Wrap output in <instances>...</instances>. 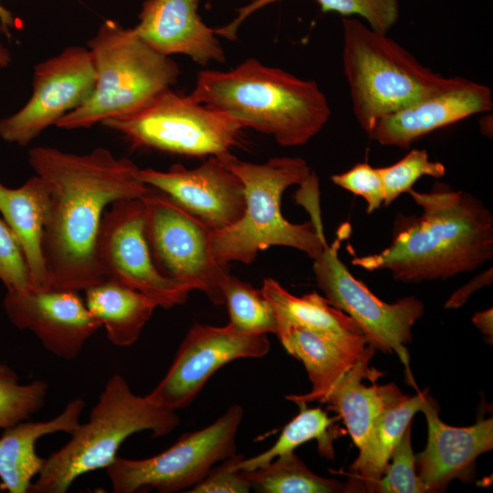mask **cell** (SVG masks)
I'll list each match as a JSON object with an SVG mask.
<instances>
[{"mask_svg":"<svg viewBox=\"0 0 493 493\" xmlns=\"http://www.w3.org/2000/svg\"><path fill=\"white\" fill-rule=\"evenodd\" d=\"M421 411L428 437L425 450L415 456V467L427 492L444 490L454 478L468 480L477 456L493 448V418L466 427L451 426L440 419L439 408L429 395Z\"/></svg>","mask_w":493,"mask_h":493,"instance_id":"ac0fdd59","label":"cell"},{"mask_svg":"<svg viewBox=\"0 0 493 493\" xmlns=\"http://www.w3.org/2000/svg\"><path fill=\"white\" fill-rule=\"evenodd\" d=\"M379 390L381 408L372 429L369 445L350 467L368 492H374L393 448L411 425L414 415L421 411L428 395L426 391L414 396L404 394L394 383L379 385Z\"/></svg>","mask_w":493,"mask_h":493,"instance_id":"603a6c76","label":"cell"},{"mask_svg":"<svg viewBox=\"0 0 493 493\" xmlns=\"http://www.w3.org/2000/svg\"><path fill=\"white\" fill-rule=\"evenodd\" d=\"M244 410L233 404L211 425L182 435L169 448L143 459L121 456L106 467L115 493L190 489L217 463L236 454V436Z\"/></svg>","mask_w":493,"mask_h":493,"instance_id":"9c48e42d","label":"cell"},{"mask_svg":"<svg viewBox=\"0 0 493 493\" xmlns=\"http://www.w3.org/2000/svg\"><path fill=\"white\" fill-rule=\"evenodd\" d=\"M190 96L282 146L307 143L328 122L330 108L313 80L249 58L229 71L202 70Z\"/></svg>","mask_w":493,"mask_h":493,"instance_id":"3957f363","label":"cell"},{"mask_svg":"<svg viewBox=\"0 0 493 493\" xmlns=\"http://www.w3.org/2000/svg\"><path fill=\"white\" fill-rule=\"evenodd\" d=\"M137 177L170 196L210 230L234 224L245 209L244 185L218 156H210L194 169L181 163L167 171L139 168Z\"/></svg>","mask_w":493,"mask_h":493,"instance_id":"9a60e30c","label":"cell"},{"mask_svg":"<svg viewBox=\"0 0 493 493\" xmlns=\"http://www.w3.org/2000/svg\"><path fill=\"white\" fill-rule=\"evenodd\" d=\"M101 124L134 148L185 156H219L238 144L243 127L229 116L168 89L139 110Z\"/></svg>","mask_w":493,"mask_h":493,"instance_id":"ba28073f","label":"cell"},{"mask_svg":"<svg viewBox=\"0 0 493 493\" xmlns=\"http://www.w3.org/2000/svg\"><path fill=\"white\" fill-rule=\"evenodd\" d=\"M85 293L88 309L105 329L110 343L117 347L135 343L158 308L145 294L110 278Z\"/></svg>","mask_w":493,"mask_h":493,"instance_id":"d4e9b609","label":"cell"},{"mask_svg":"<svg viewBox=\"0 0 493 493\" xmlns=\"http://www.w3.org/2000/svg\"><path fill=\"white\" fill-rule=\"evenodd\" d=\"M11 52L0 41V68H5L11 63Z\"/></svg>","mask_w":493,"mask_h":493,"instance_id":"ab89813d","label":"cell"},{"mask_svg":"<svg viewBox=\"0 0 493 493\" xmlns=\"http://www.w3.org/2000/svg\"><path fill=\"white\" fill-rule=\"evenodd\" d=\"M378 169L383 180L385 205H389L400 194L412 189L414 184L422 176L440 178L446 174L445 165L430 161L424 149H413L393 164Z\"/></svg>","mask_w":493,"mask_h":493,"instance_id":"1f68e13d","label":"cell"},{"mask_svg":"<svg viewBox=\"0 0 493 493\" xmlns=\"http://www.w3.org/2000/svg\"><path fill=\"white\" fill-rule=\"evenodd\" d=\"M342 65L353 114L366 133L381 117L452 85L387 34L360 19L342 18Z\"/></svg>","mask_w":493,"mask_h":493,"instance_id":"52a82bcc","label":"cell"},{"mask_svg":"<svg viewBox=\"0 0 493 493\" xmlns=\"http://www.w3.org/2000/svg\"><path fill=\"white\" fill-rule=\"evenodd\" d=\"M241 180L245 209L234 224L210 230V246L221 265L238 261L252 263L260 250L288 246L312 259L321 251L326 238L320 205L307 211L310 221L292 224L281 213V198L291 185L299 184L311 172L299 157H274L264 163L238 160L230 152L218 156Z\"/></svg>","mask_w":493,"mask_h":493,"instance_id":"277c9868","label":"cell"},{"mask_svg":"<svg viewBox=\"0 0 493 493\" xmlns=\"http://www.w3.org/2000/svg\"><path fill=\"white\" fill-rule=\"evenodd\" d=\"M96 82L88 47H67L34 67L32 93L16 112L0 119V138L26 146L91 94Z\"/></svg>","mask_w":493,"mask_h":493,"instance_id":"4fadbf2b","label":"cell"},{"mask_svg":"<svg viewBox=\"0 0 493 493\" xmlns=\"http://www.w3.org/2000/svg\"><path fill=\"white\" fill-rule=\"evenodd\" d=\"M374 351L369 345L366 353L341 378L324 400L329 408L342 418L359 449V456L367 449L381 408L379 385L362 383L364 378L374 382L382 374L369 365Z\"/></svg>","mask_w":493,"mask_h":493,"instance_id":"484cf974","label":"cell"},{"mask_svg":"<svg viewBox=\"0 0 493 493\" xmlns=\"http://www.w3.org/2000/svg\"><path fill=\"white\" fill-rule=\"evenodd\" d=\"M261 291L273 306L278 322L306 328L344 345H368L356 321L317 292L298 297L270 278L264 279Z\"/></svg>","mask_w":493,"mask_h":493,"instance_id":"cb8c5ba5","label":"cell"},{"mask_svg":"<svg viewBox=\"0 0 493 493\" xmlns=\"http://www.w3.org/2000/svg\"><path fill=\"white\" fill-rule=\"evenodd\" d=\"M392 463L387 465L378 481L374 492L383 493H426L419 479L415 467V455L411 444V425L405 429L402 438L393 448Z\"/></svg>","mask_w":493,"mask_h":493,"instance_id":"d6a6232c","label":"cell"},{"mask_svg":"<svg viewBox=\"0 0 493 493\" xmlns=\"http://www.w3.org/2000/svg\"><path fill=\"white\" fill-rule=\"evenodd\" d=\"M472 321L477 329L488 337H490V340L492 341L493 313L491 308L484 311L477 312L472 318Z\"/></svg>","mask_w":493,"mask_h":493,"instance_id":"74e56055","label":"cell"},{"mask_svg":"<svg viewBox=\"0 0 493 493\" xmlns=\"http://www.w3.org/2000/svg\"><path fill=\"white\" fill-rule=\"evenodd\" d=\"M299 413L285 425L271 447L255 456L243 457L236 468L252 470L262 467L278 456L294 452L298 446L313 439L317 440L319 453L332 460L333 441L341 431L334 425L336 418H330L320 407L307 408V405H299Z\"/></svg>","mask_w":493,"mask_h":493,"instance_id":"83f0119b","label":"cell"},{"mask_svg":"<svg viewBox=\"0 0 493 493\" xmlns=\"http://www.w3.org/2000/svg\"><path fill=\"white\" fill-rule=\"evenodd\" d=\"M407 193L421 206L418 216H396L393 241L352 265L389 270L404 283L446 279L469 272L493 257V215L471 194L436 184L431 192Z\"/></svg>","mask_w":493,"mask_h":493,"instance_id":"7a4b0ae2","label":"cell"},{"mask_svg":"<svg viewBox=\"0 0 493 493\" xmlns=\"http://www.w3.org/2000/svg\"><path fill=\"white\" fill-rule=\"evenodd\" d=\"M276 335L285 350L303 363L311 383L309 393L285 396L299 406L310 402L324 403L335 384L369 348V345H344L306 328L285 322H278Z\"/></svg>","mask_w":493,"mask_h":493,"instance_id":"ffe728a7","label":"cell"},{"mask_svg":"<svg viewBox=\"0 0 493 493\" xmlns=\"http://www.w3.org/2000/svg\"><path fill=\"white\" fill-rule=\"evenodd\" d=\"M48 386L42 380L21 383L16 372L0 364V428L27 420L44 406Z\"/></svg>","mask_w":493,"mask_h":493,"instance_id":"4dcf8cb0","label":"cell"},{"mask_svg":"<svg viewBox=\"0 0 493 493\" xmlns=\"http://www.w3.org/2000/svg\"><path fill=\"white\" fill-rule=\"evenodd\" d=\"M88 48L96 72L95 87L84 102L57 122V128L87 129L133 113L171 89L180 75L169 56L112 19L102 22Z\"/></svg>","mask_w":493,"mask_h":493,"instance_id":"8992f818","label":"cell"},{"mask_svg":"<svg viewBox=\"0 0 493 493\" xmlns=\"http://www.w3.org/2000/svg\"><path fill=\"white\" fill-rule=\"evenodd\" d=\"M16 26V18L13 13L0 3V34L11 37L10 30Z\"/></svg>","mask_w":493,"mask_h":493,"instance_id":"f35d334b","label":"cell"},{"mask_svg":"<svg viewBox=\"0 0 493 493\" xmlns=\"http://www.w3.org/2000/svg\"><path fill=\"white\" fill-rule=\"evenodd\" d=\"M492 281V268L486 270L484 273L477 276L467 284L456 290L450 299L446 301V308H458L462 306L468 297L476 290L483 286L490 284Z\"/></svg>","mask_w":493,"mask_h":493,"instance_id":"8d00e7d4","label":"cell"},{"mask_svg":"<svg viewBox=\"0 0 493 493\" xmlns=\"http://www.w3.org/2000/svg\"><path fill=\"white\" fill-rule=\"evenodd\" d=\"M269 350L267 334L240 332L229 323L223 327L195 323L164 377L146 396L172 411L184 408L220 368L237 359L261 358Z\"/></svg>","mask_w":493,"mask_h":493,"instance_id":"5bb4252c","label":"cell"},{"mask_svg":"<svg viewBox=\"0 0 493 493\" xmlns=\"http://www.w3.org/2000/svg\"><path fill=\"white\" fill-rule=\"evenodd\" d=\"M141 199L152 258L166 278L199 290L215 305L225 304L221 282L229 272L211 250L210 229L170 196L150 187Z\"/></svg>","mask_w":493,"mask_h":493,"instance_id":"30bf717a","label":"cell"},{"mask_svg":"<svg viewBox=\"0 0 493 493\" xmlns=\"http://www.w3.org/2000/svg\"><path fill=\"white\" fill-rule=\"evenodd\" d=\"M28 163L49 192L42 246L50 287L85 291L106 279L96 254L105 211L115 201L142 197L150 186L133 162L103 147L76 154L37 146Z\"/></svg>","mask_w":493,"mask_h":493,"instance_id":"6da1fadb","label":"cell"},{"mask_svg":"<svg viewBox=\"0 0 493 493\" xmlns=\"http://www.w3.org/2000/svg\"><path fill=\"white\" fill-rule=\"evenodd\" d=\"M338 248V240L330 246L326 241L313 258L318 287L332 306L356 321L368 345L399 356L414 383L406 344L412 340L414 324L425 313L424 304L414 297H404L394 303L383 301L351 273L340 259Z\"/></svg>","mask_w":493,"mask_h":493,"instance_id":"8fae6325","label":"cell"},{"mask_svg":"<svg viewBox=\"0 0 493 493\" xmlns=\"http://www.w3.org/2000/svg\"><path fill=\"white\" fill-rule=\"evenodd\" d=\"M331 181L336 185L362 197L367 203L369 214L383 204L384 191L379 169L367 163H356L350 170L332 175Z\"/></svg>","mask_w":493,"mask_h":493,"instance_id":"e575fe53","label":"cell"},{"mask_svg":"<svg viewBox=\"0 0 493 493\" xmlns=\"http://www.w3.org/2000/svg\"><path fill=\"white\" fill-rule=\"evenodd\" d=\"M105 278L113 279L151 298L158 307L183 305L191 290L157 268L144 228L141 198L113 202L105 211L96 246Z\"/></svg>","mask_w":493,"mask_h":493,"instance_id":"7c38bea8","label":"cell"},{"mask_svg":"<svg viewBox=\"0 0 493 493\" xmlns=\"http://www.w3.org/2000/svg\"><path fill=\"white\" fill-rule=\"evenodd\" d=\"M48 205L47 184L37 174L16 188L0 182V214L21 246L33 289L51 288L42 246Z\"/></svg>","mask_w":493,"mask_h":493,"instance_id":"7402d4cb","label":"cell"},{"mask_svg":"<svg viewBox=\"0 0 493 493\" xmlns=\"http://www.w3.org/2000/svg\"><path fill=\"white\" fill-rule=\"evenodd\" d=\"M85 406L83 399L76 398L50 420H25L5 428L0 436V489L10 493L29 492L33 477L39 474L45 462L36 452L37 440L58 432L70 434L79 424Z\"/></svg>","mask_w":493,"mask_h":493,"instance_id":"44dd1931","label":"cell"},{"mask_svg":"<svg viewBox=\"0 0 493 493\" xmlns=\"http://www.w3.org/2000/svg\"><path fill=\"white\" fill-rule=\"evenodd\" d=\"M0 280L6 290L33 288L21 246L3 218H0Z\"/></svg>","mask_w":493,"mask_h":493,"instance_id":"836d02e7","label":"cell"},{"mask_svg":"<svg viewBox=\"0 0 493 493\" xmlns=\"http://www.w3.org/2000/svg\"><path fill=\"white\" fill-rule=\"evenodd\" d=\"M491 89L462 77L447 88L378 119L367 132L382 145L409 147L437 129L492 109Z\"/></svg>","mask_w":493,"mask_h":493,"instance_id":"e0dca14e","label":"cell"},{"mask_svg":"<svg viewBox=\"0 0 493 493\" xmlns=\"http://www.w3.org/2000/svg\"><path fill=\"white\" fill-rule=\"evenodd\" d=\"M280 0H253L237 10L235 19L215 30L216 35L236 39L237 30L250 15ZM323 12H336L343 16H359L375 31L387 34L396 24L400 14L399 0H316Z\"/></svg>","mask_w":493,"mask_h":493,"instance_id":"f1b7e54d","label":"cell"},{"mask_svg":"<svg viewBox=\"0 0 493 493\" xmlns=\"http://www.w3.org/2000/svg\"><path fill=\"white\" fill-rule=\"evenodd\" d=\"M244 457L235 454L215 465L206 476L192 487L189 493H248L251 486L242 470L236 468Z\"/></svg>","mask_w":493,"mask_h":493,"instance_id":"d590c367","label":"cell"},{"mask_svg":"<svg viewBox=\"0 0 493 493\" xmlns=\"http://www.w3.org/2000/svg\"><path fill=\"white\" fill-rule=\"evenodd\" d=\"M229 324L250 334H276L278 318L271 303L261 289L255 288L228 272L221 282Z\"/></svg>","mask_w":493,"mask_h":493,"instance_id":"f546056e","label":"cell"},{"mask_svg":"<svg viewBox=\"0 0 493 493\" xmlns=\"http://www.w3.org/2000/svg\"><path fill=\"white\" fill-rule=\"evenodd\" d=\"M175 413L135 394L121 374L107 381L89 420L79 424L69 441L45 458L31 493H65L82 475L106 468L131 435L150 431L152 437L172 433L179 425Z\"/></svg>","mask_w":493,"mask_h":493,"instance_id":"5b68a950","label":"cell"},{"mask_svg":"<svg viewBox=\"0 0 493 493\" xmlns=\"http://www.w3.org/2000/svg\"><path fill=\"white\" fill-rule=\"evenodd\" d=\"M199 0H145L133 31L157 52L183 54L205 66L226 62L215 29L198 15Z\"/></svg>","mask_w":493,"mask_h":493,"instance_id":"d6986e66","label":"cell"},{"mask_svg":"<svg viewBox=\"0 0 493 493\" xmlns=\"http://www.w3.org/2000/svg\"><path fill=\"white\" fill-rule=\"evenodd\" d=\"M251 489L260 493H350L364 492L362 481L354 477L341 482L313 473L294 453L276 457L252 470H242Z\"/></svg>","mask_w":493,"mask_h":493,"instance_id":"4316f807","label":"cell"},{"mask_svg":"<svg viewBox=\"0 0 493 493\" xmlns=\"http://www.w3.org/2000/svg\"><path fill=\"white\" fill-rule=\"evenodd\" d=\"M4 309L19 330L33 332L54 355L73 360L101 328L78 292L47 288L6 290Z\"/></svg>","mask_w":493,"mask_h":493,"instance_id":"2e32d148","label":"cell"}]
</instances>
